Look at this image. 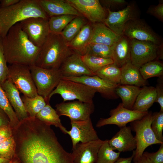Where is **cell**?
<instances>
[{
	"mask_svg": "<svg viewBox=\"0 0 163 163\" xmlns=\"http://www.w3.org/2000/svg\"><path fill=\"white\" fill-rule=\"evenodd\" d=\"M139 70L145 80L153 77H159L163 76V64L159 60H154L142 65Z\"/></svg>",
	"mask_w": 163,
	"mask_h": 163,
	"instance_id": "obj_34",
	"label": "cell"
},
{
	"mask_svg": "<svg viewBox=\"0 0 163 163\" xmlns=\"http://www.w3.org/2000/svg\"><path fill=\"white\" fill-rule=\"evenodd\" d=\"M135 163H152L146 157L142 155V157Z\"/></svg>",
	"mask_w": 163,
	"mask_h": 163,
	"instance_id": "obj_51",
	"label": "cell"
},
{
	"mask_svg": "<svg viewBox=\"0 0 163 163\" xmlns=\"http://www.w3.org/2000/svg\"><path fill=\"white\" fill-rule=\"evenodd\" d=\"M76 16L63 15L50 17L49 24L50 33L60 34L66 25Z\"/></svg>",
	"mask_w": 163,
	"mask_h": 163,
	"instance_id": "obj_36",
	"label": "cell"
},
{
	"mask_svg": "<svg viewBox=\"0 0 163 163\" xmlns=\"http://www.w3.org/2000/svg\"><path fill=\"white\" fill-rule=\"evenodd\" d=\"M148 112H142L129 110L124 107L122 104L120 103L116 108L111 110L110 117L101 118L97 122L96 126L100 128L107 125L114 124L120 128L126 126L128 123L141 119Z\"/></svg>",
	"mask_w": 163,
	"mask_h": 163,
	"instance_id": "obj_13",
	"label": "cell"
},
{
	"mask_svg": "<svg viewBox=\"0 0 163 163\" xmlns=\"http://www.w3.org/2000/svg\"><path fill=\"white\" fill-rule=\"evenodd\" d=\"M143 155L147 158L152 163H163V143L161 144L157 152L153 153L144 152Z\"/></svg>",
	"mask_w": 163,
	"mask_h": 163,
	"instance_id": "obj_43",
	"label": "cell"
},
{
	"mask_svg": "<svg viewBox=\"0 0 163 163\" xmlns=\"http://www.w3.org/2000/svg\"><path fill=\"white\" fill-rule=\"evenodd\" d=\"M2 48L7 63L34 66L41 47L34 45L22 29L19 23L12 27L2 38Z\"/></svg>",
	"mask_w": 163,
	"mask_h": 163,
	"instance_id": "obj_2",
	"label": "cell"
},
{
	"mask_svg": "<svg viewBox=\"0 0 163 163\" xmlns=\"http://www.w3.org/2000/svg\"><path fill=\"white\" fill-rule=\"evenodd\" d=\"M132 63L139 68L149 62L157 59L159 46L150 42L130 40Z\"/></svg>",
	"mask_w": 163,
	"mask_h": 163,
	"instance_id": "obj_12",
	"label": "cell"
},
{
	"mask_svg": "<svg viewBox=\"0 0 163 163\" xmlns=\"http://www.w3.org/2000/svg\"><path fill=\"white\" fill-rule=\"evenodd\" d=\"M155 88L156 96L155 102L159 104L160 111L163 112V76L159 77Z\"/></svg>",
	"mask_w": 163,
	"mask_h": 163,
	"instance_id": "obj_44",
	"label": "cell"
},
{
	"mask_svg": "<svg viewBox=\"0 0 163 163\" xmlns=\"http://www.w3.org/2000/svg\"><path fill=\"white\" fill-rule=\"evenodd\" d=\"M104 142L99 139L77 144L71 153L73 163H96L98 152Z\"/></svg>",
	"mask_w": 163,
	"mask_h": 163,
	"instance_id": "obj_18",
	"label": "cell"
},
{
	"mask_svg": "<svg viewBox=\"0 0 163 163\" xmlns=\"http://www.w3.org/2000/svg\"><path fill=\"white\" fill-rule=\"evenodd\" d=\"M135 151H133L132 155L128 158H119L114 163H131L134 157Z\"/></svg>",
	"mask_w": 163,
	"mask_h": 163,
	"instance_id": "obj_49",
	"label": "cell"
},
{
	"mask_svg": "<svg viewBox=\"0 0 163 163\" xmlns=\"http://www.w3.org/2000/svg\"><path fill=\"white\" fill-rule=\"evenodd\" d=\"M85 55L112 59V46L102 44L90 43L85 47L81 56Z\"/></svg>",
	"mask_w": 163,
	"mask_h": 163,
	"instance_id": "obj_33",
	"label": "cell"
},
{
	"mask_svg": "<svg viewBox=\"0 0 163 163\" xmlns=\"http://www.w3.org/2000/svg\"><path fill=\"white\" fill-rule=\"evenodd\" d=\"M8 78L23 95L34 97L38 95L30 66L13 64L8 66Z\"/></svg>",
	"mask_w": 163,
	"mask_h": 163,
	"instance_id": "obj_8",
	"label": "cell"
},
{
	"mask_svg": "<svg viewBox=\"0 0 163 163\" xmlns=\"http://www.w3.org/2000/svg\"><path fill=\"white\" fill-rule=\"evenodd\" d=\"M84 17L92 24L103 22L106 11L98 0H67Z\"/></svg>",
	"mask_w": 163,
	"mask_h": 163,
	"instance_id": "obj_15",
	"label": "cell"
},
{
	"mask_svg": "<svg viewBox=\"0 0 163 163\" xmlns=\"http://www.w3.org/2000/svg\"><path fill=\"white\" fill-rule=\"evenodd\" d=\"M20 0H2L0 3V7L7 8L17 3Z\"/></svg>",
	"mask_w": 163,
	"mask_h": 163,
	"instance_id": "obj_48",
	"label": "cell"
},
{
	"mask_svg": "<svg viewBox=\"0 0 163 163\" xmlns=\"http://www.w3.org/2000/svg\"><path fill=\"white\" fill-rule=\"evenodd\" d=\"M87 23L83 17L76 16L66 25L60 34L68 43L75 37Z\"/></svg>",
	"mask_w": 163,
	"mask_h": 163,
	"instance_id": "obj_31",
	"label": "cell"
},
{
	"mask_svg": "<svg viewBox=\"0 0 163 163\" xmlns=\"http://www.w3.org/2000/svg\"><path fill=\"white\" fill-rule=\"evenodd\" d=\"M36 117L47 125H53L59 128L63 133L66 134L67 130L62 124L59 116L50 104H46Z\"/></svg>",
	"mask_w": 163,
	"mask_h": 163,
	"instance_id": "obj_29",
	"label": "cell"
},
{
	"mask_svg": "<svg viewBox=\"0 0 163 163\" xmlns=\"http://www.w3.org/2000/svg\"><path fill=\"white\" fill-rule=\"evenodd\" d=\"M12 131L15 155L21 163H68L72 159L50 126L36 117L20 121Z\"/></svg>",
	"mask_w": 163,
	"mask_h": 163,
	"instance_id": "obj_1",
	"label": "cell"
},
{
	"mask_svg": "<svg viewBox=\"0 0 163 163\" xmlns=\"http://www.w3.org/2000/svg\"><path fill=\"white\" fill-rule=\"evenodd\" d=\"M56 111L60 117H68L71 121H82L90 118L91 115L94 110L93 102L86 103L79 101L57 104Z\"/></svg>",
	"mask_w": 163,
	"mask_h": 163,
	"instance_id": "obj_14",
	"label": "cell"
},
{
	"mask_svg": "<svg viewBox=\"0 0 163 163\" xmlns=\"http://www.w3.org/2000/svg\"><path fill=\"white\" fill-rule=\"evenodd\" d=\"M21 97L25 110L30 117H36L46 104L44 98L39 95L34 97L23 95Z\"/></svg>",
	"mask_w": 163,
	"mask_h": 163,
	"instance_id": "obj_32",
	"label": "cell"
},
{
	"mask_svg": "<svg viewBox=\"0 0 163 163\" xmlns=\"http://www.w3.org/2000/svg\"><path fill=\"white\" fill-rule=\"evenodd\" d=\"M71 129L67 131L71 139L72 149L79 143H85L99 139L90 118L82 121H71Z\"/></svg>",
	"mask_w": 163,
	"mask_h": 163,
	"instance_id": "obj_17",
	"label": "cell"
},
{
	"mask_svg": "<svg viewBox=\"0 0 163 163\" xmlns=\"http://www.w3.org/2000/svg\"><path fill=\"white\" fill-rule=\"evenodd\" d=\"M130 40L122 36L112 46V58L113 63L120 68L130 61Z\"/></svg>",
	"mask_w": 163,
	"mask_h": 163,
	"instance_id": "obj_25",
	"label": "cell"
},
{
	"mask_svg": "<svg viewBox=\"0 0 163 163\" xmlns=\"http://www.w3.org/2000/svg\"><path fill=\"white\" fill-rule=\"evenodd\" d=\"M0 108L8 117L11 126L13 128L19 123L20 121L7 97L0 84Z\"/></svg>",
	"mask_w": 163,
	"mask_h": 163,
	"instance_id": "obj_37",
	"label": "cell"
},
{
	"mask_svg": "<svg viewBox=\"0 0 163 163\" xmlns=\"http://www.w3.org/2000/svg\"><path fill=\"white\" fill-rule=\"evenodd\" d=\"M1 85L19 121L27 118L29 115L24 108L20 92L14 85L8 79Z\"/></svg>",
	"mask_w": 163,
	"mask_h": 163,
	"instance_id": "obj_22",
	"label": "cell"
},
{
	"mask_svg": "<svg viewBox=\"0 0 163 163\" xmlns=\"http://www.w3.org/2000/svg\"><path fill=\"white\" fill-rule=\"evenodd\" d=\"M121 36L112 30L103 22L92 24V32L90 43L113 46Z\"/></svg>",
	"mask_w": 163,
	"mask_h": 163,
	"instance_id": "obj_23",
	"label": "cell"
},
{
	"mask_svg": "<svg viewBox=\"0 0 163 163\" xmlns=\"http://www.w3.org/2000/svg\"><path fill=\"white\" fill-rule=\"evenodd\" d=\"M151 111L140 119L130 123L131 130L136 133L134 137L136 142V147L135 151L133 160L136 162L142 156L145 149L153 144L163 143L156 138L151 129V125L152 118Z\"/></svg>",
	"mask_w": 163,
	"mask_h": 163,
	"instance_id": "obj_5",
	"label": "cell"
},
{
	"mask_svg": "<svg viewBox=\"0 0 163 163\" xmlns=\"http://www.w3.org/2000/svg\"><path fill=\"white\" fill-rule=\"evenodd\" d=\"M94 74L110 83L120 84V68L114 63L106 65L96 72Z\"/></svg>",
	"mask_w": 163,
	"mask_h": 163,
	"instance_id": "obj_30",
	"label": "cell"
},
{
	"mask_svg": "<svg viewBox=\"0 0 163 163\" xmlns=\"http://www.w3.org/2000/svg\"><path fill=\"white\" fill-rule=\"evenodd\" d=\"M131 130L129 126L120 128L111 139L108 140V143L113 150H117L121 152L133 151L136 149V142Z\"/></svg>",
	"mask_w": 163,
	"mask_h": 163,
	"instance_id": "obj_20",
	"label": "cell"
},
{
	"mask_svg": "<svg viewBox=\"0 0 163 163\" xmlns=\"http://www.w3.org/2000/svg\"><path fill=\"white\" fill-rule=\"evenodd\" d=\"M8 163H21V162L15 155L14 158Z\"/></svg>",
	"mask_w": 163,
	"mask_h": 163,
	"instance_id": "obj_52",
	"label": "cell"
},
{
	"mask_svg": "<svg viewBox=\"0 0 163 163\" xmlns=\"http://www.w3.org/2000/svg\"><path fill=\"white\" fill-rule=\"evenodd\" d=\"M10 125L9 118L5 112L0 108V127Z\"/></svg>",
	"mask_w": 163,
	"mask_h": 163,
	"instance_id": "obj_47",
	"label": "cell"
},
{
	"mask_svg": "<svg viewBox=\"0 0 163 163\" xmlns=\"http://www.w3.org/2000/svg\"><path fill=\"white\" fill-rule=\"evenodd\" d=\"M73 52L60 34L50 33L41 47L34 65L46 69H59Z\"/></svg>",
	"mask_w": 163,
	"mask_h": 163,
	"instance_id": "obj_4",
	"label": "cell"
},
{
	"mask_svg": "<svg viewBox=\"0 0 163 163\" xmlns=\"http://www.w3.org/2000/svg\"><path fill=\"white\" fill-rule=\"evenodd\" d=\"M92 32V23H87L79 33L68 45L74 52L80 55L85 47L90 43Z\"/></svg>",
	"mask_w": 163,
	"mask_h": 163,
	"instance_id": "obj_26",
	"label": "cell"
},
{
	"mask_svg": "<svg viewBox=\"0 0 163 163\" xmlns=\"http://www.w3.org/2000/svg\"><path fill=\"white\" fill-rule=\"evenodd\" d=\"M59 69L62 77L94 75L85 64L81 56L74 52L67 57Z\"/></svg>",
	"mask_w": 163,
	"mask_h": 163,
	"instance_id": "obj_19",
	"label": "cell"
},
{
	"mask_svg": "<svg viewBox=\"0 0 163 163\" xmlns=\"http://www.w3.org/2000/svg\"><path fill=\"white\" fill-rule=\"evenodd\" d=\"M30 67L38 95L44 98L46 104H50L49 96L62 77L59 69H46L35 65Z\"/></svg>",
	"mask_w": 163,
	"mask_h": 163,
	"instance_id": "obj_6",
	"label": "cell"
},
{
	"mask_svg": "<svg viewBox=\"0 0 163 163\" xmlns=\"http://www.w3.org/2000/svg\"><path fill=\"white\" fill-rule=\"evenodd\" d=\"M81 58L88 69L94 74L104 66L113 63L111 59L102 58L88 55L82 56Z\"/></svg>",
	"mask_w": 163,
	"mask_h": 163,
	"instance_id": "obj_38",
	"label": "cell"
},
{
	"mask_svg": "<svg viewBox=\"0 0 163 163\" xmlns=\"http://www.w3.org/2000/svg\"><path fill=\"white\" fill-rule=\"evenodd\" d=\"M107 9L110 7L117 8L126 5V2L124 0H103L100 1Z\"/></svg>",
	"mask_w": 163,
	"mask_h": 163,
	"instance_id": "obj_45",
	"label": "cell"
},
{
	"mask_svg": "<svg viewBox=\"0 0 163 163\" xmlns=\"http://www.w3.org/2000/svg\"><path fill=\"white\" fill-rule=\"evenodd\" d=\"M7 62L4 53L0 38V84H1L8 78V70Z\"/></svg>",
	"mask_w": 163,
	"mask_h": 163,
	"instance_id": "obj_41",
	"label": "cell"
},
{
	"mask_svg": "<svg viewBox=\"0 0 163 163\" xmlns=\"http://www.w3.org/2000/svg\"><path fill=\"white\" fill-rule=\"evenodd\" d=\"M151 127L156 139L163 142V112L160 111L152 113Z\"/></svg>",
	"mask_w": 163,
	"mask_h": 163,
	"instance_id": "obj_40",
	"label": "cell"
},
{
	"mask_svg": "<svg viewBox=\"0 0 163 163\" xmlns=\"http://www.w3.org/2000/svg\"><path fill=\"white\" fill-rule=\"evenodd\" d=\"M31 17L49 18L39 0H20L10 7H0V38H3L16 24Z\"/></svg>",
	"mask_w": 163,
	"mask_h": 163,
	"instance_id": "obj_3",
	"label": "cell"
},
{
	"mask_svg": "<svg viewBox=\"0 0 163 163\" xmlns=\"http://www.w3.org/2000/svg\"><path fill=\"white\" fill-rule=\"evenodd\" d=\"M13 135L12 128L10 125L0 127V142Z\"/></svg>",
	"mask_w": 163,
	"mask_h": 163,
	"instance_id": "obj_46",
	"label": "cell"
},
{
	"mask_svg": "<svg viewBox=\"0 0 163 163\" xmlns=\"http://www.w3.org/2000/svg\"><path fill=\"white\" fill-rule=\"evenodd\" d=\"M147 13L151 15L159 21H163V2L159 1L157 5H150L147 11Z\"/></svg>",
	"mask_w": 163,
	"mask_h": 163,
	"instance_id": "obj_42",
	"label": "cell"
},
{
	"mask_svg": "<svg viewBox=\"0 0 163 163\" xmlns=\"http://www.w3.org/2000/svg\"><path fill=\"white\" fill-rule=\"evenodd\" d=\"M62 79L80 83L87 85L96 92L100 93L103 97L106 99H116L118 97L115 91L116 88L118 85L110 83L96 75L62 77Z\"/></svg>",
	"mask_w": 163,
	"mask_h": 163,
	"instance_id": "obj_16",
	"label": "cell"
},
{
	"mask_svg": "<svg viewBox=\"0 0 163 163\" xmlns=\"http://www.w3.org/2000/svg\"><path fill=\"white\" fill-rule=\"evenodd\" d=\"M123 35L130 40L150 42L158 45L163 43L160 36L145 21L140 18L127 22L124 27Z\"/></svg>",
	"mask_w": 163,
	"mask_h": 163,
	"instance_id": "obj_10",
	"label": "cell"
},
{
	"mask_svg": "<svg viewBox=\"0 0 163 163\" xmlns=\"http://www.w3.org/2000/svg\"><path fill=\"white\" fill-rule=\"evenodd\" d=\"M49 18L63 15L82 16L67 0H39Z\"/></svg>",
	"mask_w": 163,
	"mask_h": 163,
	"instance_id": "obj_21",
	"label": "cell"
},
{
	"mask_svg": "<svg viewBox=\"0 0 163 163\" xmlns=\"http://www.w3.org/2000/svg\"><path fill=\"white\" fill-rule=\"evenodd\" d=\"M49 19L31 17L19 22L29 40L36 46L41 47L50 33Z\"/></svg>",
	"mask_w": 163,
	"mask_h": 163,
	"instance_id": "obj_11",
	"label": "cell"
},
{
	"mask_svg": "<svg viewBox=\"0 0 163 163\" xmlns=\"http://www.w3.org/2000/svg\"><path fill=\"white\" fill-rule=\"evenodd\" d=\"M163 43L160 45L157 52V59H163Z\"/></svg>",
	"mask_w": 163,
	"mask_h": 163,
	"instance_id": "obj_50",
	"label": "cell"
},
{
	"mask_svg": "<svg viewBox=\"0 0 163 163\" xmlns=\"http://www.w3.org/2000/svg\"><path fill=\"white\" fill-rule=\"evenodd\" d=\"M120 152H116L110 147L108 140H104L97 153L96 163H114L119 158Z\"/></svg>",
	"mask_w": 163,
	"mask_h": 163,
	"instance_id": "obj_35",
	"label": "cell"
},
{
	"mask_svg": "<svg viewBox=\"0 0 163 163\" xmlns=\"http://www.w3.org/2000/svg\"><path fill=\"white\" fill-rule=\"evenodd\" d=\"M120 68V84L134 85L140 87L148 85L147 81L144 79L141 75L139 68L133 64L130 61Z\"/></svg>",
	"mask_w": 163,
	"mask_h": 163,
	"instance_id": "obj_24",
	"label": "cell"
},
{
	"mask_svg": "<svg viewBox=\"0 0 163 163\" xmlns=\"http://www.w3.org/2000/svg\"><path fill=\"white\" fill-rule=\"evenodd\" d=\"M96 92L90 87L82 84L62 79L56 88L50 94L48 100L56 94L60 95L63 101L77 99L81 102H93Z\"/></svg>",
	"mask_w": 163,
	"mask_h": 163,
	"instance_id": "obj_7",
	"label": "cell"
},
{
	"mask_svg": "<svg viewBox=\"0 0 163 163\" xmlns=\"http://www.w3.org/2000/svg\"><path fill=\"white\" fill-rule=\"evenodd\" d=\"M10 161L5 158H0V163H8Z\"/></svg>",
	"mask_w": 163,
	"mask_h": 163,
	"instance_id": "obj_53",
	"label": "cell"
},
{
	"mask_svg": "<svg viewBox=\"0 0 163 163\" xmlns=\"http://www.w3.org/2000/svg\"><path fill=\"white\" fill-rule=\"evenodd\" d=\"M155 88L145 86L142 88L132 110L142 112L148 111L149 109L155 102L156 99Z\"/></svg>",
	"mask_w": 163,
	"mask_h": 163,
	"instance_id": "obj_27",
	"label": "cell"
},
{
	"mask_svg": "<svg viewBox=\"0 0 163 163\" xmlns=\"http://www.w3.org/2000/svg\"><path fill=\"white\" fill-rule=\"evenodd\" d=\"M141 88L135 86L119 84L116 88V93L122 101L124 107L132 110Z\"/></svg>",
	"mask_w": 163,
	"mask_h": 163,
	"instance_id": "obj_28",
	"label": "cell"
},
{
	"mask_svg": "<svg viewBox=\"0 0 163 163\" xmlns=\"http://www.w3.org/2000/svg\"><path fill=\"white\" fill-rule=\"evenodd\" d=\"M15 143L13 137L0 142V158L11 160L15 155Z\"/></svg>",
	"mask_w": 163,
	"mask_h": 163,
	"instance_id": "obj_39",
	"label": "cell"
},
{
	"mask_svg": "<svg viewBox=\"0 0 163 163\" xmlns=\"http://www.w3.org/2000/svg\"><path fill=\"white\" fill-rule=\"evenodd\" d=\"M108 15L104 23L109 28L120 36L126 23L130 20L139 18L140 11L135 2L128 4L123 9L118 11L107 9Z\"/></svg>",
	"mask_w": 163,
	"mask_h": 163,
	"instance_id": "obj_9",
	"label": "cell"
}]
</instances>
